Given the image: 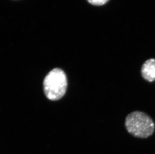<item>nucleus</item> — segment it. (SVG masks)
<instances>
[{
	"label": "nucleus",
	"mask_w": 155,
	"mask_h": 154,
	"mask_svg": "<svg viewBox=\"0 0 155 154\" xmlns=\"http://www.w3.org/2000/svg\"><path fill=\"white\" fill-rule=\"evenodd\" d=\"M110 0H87V1L94 6H103Z\"/></svg>",
	"instance_id": "obj_4"
},
{
	"label": "nucleus",
	"mask_w": 155,
	"mask_h": 154,
	"mask_svg": "<svg viewBox=\"0 0 155 154\" xmlns=\"http://www.w3.org/2000/svg\"><path fill=\"white\" fill-rule=\"evenodd\" d=\"M141 75L145 80L149 82L155 81V59L147 60L141 68Z\"/></svg>",
	"instance_id": "obj_3"
},
{
	"label": "nucleus",
	"mask_w": 155,
	"mask_h": 154,
	"mask_svg": "<svg viewBox=\"0 0 155 154\" xmlns=\"http://www.w3.org/2000/svg\"><path fill=\"white\" fill-rule=\"evenodd\" d=\"M125 127L130 135L139 138H147L155 131V123L152 119L140 111H135L127 115Z\"/></svg>",
	"instance_id": "obj_1"
},
{
	"label": "nucleus",
	"mask_w": 155,
	"mask_h": 154,
	"mask_svg": "<svg viewBox=\"0 0 155 154\" xmlns=\"http://www.w3.org/2000/svg\"><path fill=\"white\" fill-rule=\"evenodd\" d=\"M67 87V77L60 69H53L44 79V93L50 100L57 101L61 99L65 94Z\"/></svg>",
	"instance_id": "obj_2"
}]
</instances>
